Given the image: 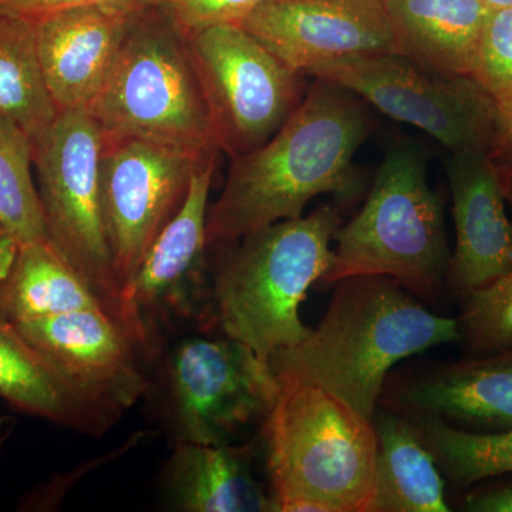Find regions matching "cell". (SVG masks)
<instances>
[{
	"mask_svg": "<svg viewBox=\"0 0 512 512\" xmlns=\"http://www.w3.org/2000/svg\"><path fill=\"white\" fill-rule=\"evenodd\" d=\"M306 74L339 84L386 116L423 130L451 154L493 147L497 104L471 77L430 72L400 53L345 57Z\"/></svg>",
	"mask_w": 512,
	"mask_h": 512,
	"instance_id": "11",
	"label": "cell"
},
{
	"mask_svg": "<svg viewBox=\"0 0 512 512\" xmlns=\"http://www.w3.org/2000/svg\"><path fill=\"white\" fill-rule=\"evenodd\" d=\"M464 510L473 512H512V481L485 485L471 491L464 500Z\"/></svg>",
	"mask_w": 512,
	"mask_h": 512,
	"instance_id": "32",
	"label": "cell"
},
{
	"mask_svg": "<svg viewBox=\"0 0 512 512\" xmlns=\"http://www.w3.org/2000/svg\"><path fill=\"white\" fill-rule=\"evenodd\" d=\"M20 244L9 231L0 227V284L5 281L10 269L15 264Z\"/></svg>",
	"mask_w": 512,
	"mask_h": 512,
	"instance_id": "33",
	"label": "cell"
},
{
	"mask_svg": "<svg viewBox=\"0 0 512 512\" xmlns=\"http://www.w3.org/2000/svg\"><path fill=\"white\" fill-rule=\"evenodd\" d=\"M32 165L29 137L0 114V227L20 245L49 239Z\"/></svg>",
	"mask_w": 512,
	"mask_h": 512,
	"instance_id": "25",
	"label": "cell"
},
{
	"mask_svg": "<svg viewBox=\"0 0 512 512\" xmlns=\"http://www.w3.org/2000/svg\"><path fill=\"white\" fill-rule=\"evenodd\" d=\"M333 285L318 328L269 363L276 376L316 384L373 420L390 369L461 340L458 320L434 315L386 276H353Z\"/></svg>",
	"mask_w": 512,
	"mask_h": 512,
	"instance_id": "2",
	"label": "cell"
},
{
	"mask_svg": "<svg viewBox=\"0 0 512 512\" xmlns=\"http://www.w3.org/2000/svg\"><path fill=\"white\" fill-rule=\"evenodd\" d=\"M256 447L247 444H173L161 470L167 510L272 512L271 491L254 476Z\"/></svg>",
	"mask_w": 512,
	"mask_h": 512,
	"instance_id": "19",
	"label": "cell"
},
{
	"mask_svg": "<svg viewBox=\"0 0 512 512\" xmlns=\"http://www.w3.org/2000/svg\"><path fill=\"white\" fill-rule=\"evenodd\" d=\"M217 330L175 333L150 356L143 402L173 444H232L265 423L281 390L271 363Z\"/></svg>",
	"mask_w": 512,
	"mask_h": 512,
	"instance_id": "5",
	"label": "cell"
},
{
	"mask_svg": "<svg viewBox=\"0 0 512 512\" xmlns=\"http://www.w3.org/2000/svg\"><path fill=\"white\" fill-rule=\"evenodd\" d=\"M404 416L416 427L443 477L456 487L467 488L487 478L512 474V430L471 433L426 414Z\"/></svg>",
	"mask_w": 512,
	"mask_h": 512,
	"instance_id": "24",
	"label": "cell"
},
{
	"mask_svg": "<svg viewBox=\"0 0 512 512\" xmlns=\"http://www.w3.org/2000/svg\"><path fill=\"white\" fill-rule=\"evenodd\" d=\"M241 26L298 74L345 57L400 53L384 0H261Z\"/></svg>",
	"mask_w": 512,
	"mask_h": 512,
	"instance_id": "13",
	"label": "cell"
},
{
	"mask_svg": "<svg viewBox=\"0 0 512 512\" xmlns=\"http://www.w3.org/2000/svg\"><path fill=\"white\" fill-rule=\"evenodd\" d=\"M278 380L281 390L261 431L272 512H373V420L316 384Z\"/></svg>",
	"mask_w": 512,
	"mask_h": 512,
	"instance_id": "4",
	"label": "cell"
},
{
	"mask_svg": "<svg viewBox=\"0 0 512 512\" xmlns=\"http://www.w3.org/2000/svg\"><path fill=\"white\" fill-rule=\"evenodd\" d=\"M323 284L386 276L433 299L447 285L451 251L443 201L427 180V157L413 144L387 150L362 210L335 232Z\"/></svg>",
	"mask_w": 512,
	"mask_h": 512,
	"instance_id": "6",
	"label": "cell"
},
{
	"mask_svg": "<svg viewBox=\"0 0 512 512\" xmlns=\"http://www.w3.org/2000/svg\"><path fill=\"white\" fill-rule=\"evenodd\" d=\"M372 126L365 101L316 79L274 136L231 158L220 197L208 208V247L302 217L320 194L353 200L362 187L353 157Z\"/></svg>",
	"mask_w": 512,
	"mask_h": 512,
	"instance_id": "1",
	"label": "cell"
},
{
	"mask_svg": "<svg viewBox=\"0 0 512 512\" xmlns=\"http://www.w3.org/2000/svg\"><path fill=\"white\" fill-rule=\"evenodd\" d=\"M470 77L495 101L512 96V8L488 10Z\"/></svg>",
	"mask_w": 512,
	"mask_h": 512,
	"instance_id": "27",
	"label": "cell"
},
{
	"mask_svg": "<svg viewBox=\"0 0 512 512\" xmlns=\"http://www.w3.org/2000/svg\"><path fill=\"white\" fill-rule=\"evenodd\" d=\"M143 2V0H0V13L35 19L57 10L106 3Z\"/></svg>",
	"mask_w": 512,
	"mask_h": 512,
	"instance_id": "31",
	"label": "cell"
},
{
	"mask_svg": "<svg viewBox=\"0 0 512 512\" xmlns=\"http://www.w3.org/2000/svg\"><path fill=\"white\" fill-rule=\"evenodd\" d=\"M261 0H143L163 12L184 33L220 25H242Z\"/></svg>",
	"mask_w": 512,
	"mask_h": 512,
	"instance_id": "28",
	"label": "cell"
},
{
	"mask_svg": "<svg viewBox=\"0 0 512 512\" xmlns=\"http://www.w3.org/2000/svg\"><path fill=\"white\" fill-rule=\"evenodd\" d=\"M143 2L57 10L33 19L37 53L57 111L87 109L116 63Z\"/></svg>",
	"mask_w": 512,
	"mask_h": 512,
	"instance_id": "15",
	"label": "cell"
},
{
	"mask_svg": "<svg viewBox=\"0 0 512 512\" xmlns=\"http://www.w3.org/2000/svg\"><path fill=\"white\" fill-rule=\"evenodd\" d=\"M220 153L211 148L198 156L183 207L121 291L119 322L148 357L175 333L214 329L207 215Z\"/></svg>",
	"mask_w": 512,
	"mask_h": 512,
	"instance_id": "8",
	"label": "cell"
},
{
	"mask_svg": "<svg viewBox=\"0 0 512 512\" xmlns=\"http://www.w3.org/2000/svg\"><path fill=\"white\" fill-rule=\"evenodd\" d=\"M488 9L512 8V0H481Z\"/></svg>",
	"mask_w": 512,
	"mask_h": 512,
	"instance_id": "35",
	"label": "cell"
},
{
	"mask_svg": "<svg viewBox=\"0 0 512 512\" xmlns=\"http://www.w3.org/2000/svg\"><path fill=\"white\" fill-rule=\"evenodd\" d=\"M198 156L137 138L104 140L101 202L121 291L183 207Z\"/></svg>",
	"mask_w": 512,
	"mask_h": 512,
	"instance_id": "12",
	"label": "cell"
},
{
	"mask_svg": "<svg viewBox=\"0 0 512 512\" xmlns=\"http://www.w3.org/2000/svg\"><path fill=\"white\" fill-rule=\"evenodd\" d=\"M97 308L107 309L106 303L50 239L20 245L0 284V309L13 323Z\"/></svg>",
	"mask_w": 512,
	"mask_h": 512,
	"instance_id": "22",
	"label": "cell"
},
{
	"mask_svg": "<svg viewBox=\"0 0 512 512\" xmlns=\"http://www.w3.org/2000/svg\"><path fill=\"white\" fill-rule=\"evenodd\" d=\"M0 397L18 412L92 437L104 436L123 417L86 392L23 338L2 309Z\"/></svg>",
	"mask_w": 512,
	"mask_h": 512,
	"instance_id": "18",
	"label": "cell"
},
{
	"mask_svg": "<svg viewBox=\"0 0 512 512\" xmlns=\"http://www.w3.org/2000/svg\"><path fill=\"white\" fill-rule=\"evenodd\" d=\"M23 338L101 403L124 414L143 399L150 359L107 309L15 323Z\"/></svg>",
	"mask_w": 512,
	"mask_h": 512,
	"instance_id": "14",
	"label": "cell"
},
{
	"mask_svg": "<svg viewBox=\"0 0 512 512\" xmlns=\"http://www.w3.org/2000/svg\"><path fill=\"white\" fill-rule=\"evenodd\" d=\"M461 340L477 356L512 349V272L461 298Z\"/></svg>",
	"mask_w": 512,
	"mask_h": 512,
	"instance_id": "26",
	"label": "cell"
},
{
	"mask_svg": "<svg viewBox=\"0 0 512 512\" xmlns=\"http://www.w3.org/2000/svg\"><path fill=\"white\" fill-rule=\"evenodd\" d=\"M340 211L275 222L238 241L210 247L212 325L264 360L311 335L301 319L309 289L330 268Z\"/></svg>",
	"mask_w": 512,
	"mask_h": 512,
	"instance_id": "3",
	"label": "cell"
},
{
	"mask_svg": "<svg viewBox=\"0 0 512 512\" xmlns=\"http://www.w3.org/2000/svg\"><path fill=\"white\" fill-rule=\"evenodd\" d=\"M16 420L10 416L0 417V460H2L3 453H5L6 444L9 443L13 431H15Z\"/></svg>",
	"mask_w": 512,
	"mask_h": 512,
	"instance_id": "34",
	"label": "cell"
},
{
	"mask_svg": "<svg viewBox=\"0 0 512 512\" xmlns=\"http://www.w3.org/2000/svg\"><path fill=\"white\" fill-rule=\"evenodd\" d=\"M400 55L430 72L470 77L488 9L481 0H384Z\"/></svg>",
	"mask_w": 512,
	"mask_h": 512,
	"instance_id": "20",
	"label": "cell"
},
{
	"mask_svg": "<svg viewBox=\"0 0 512 512\" xmlns=\"http://www.w3.org/2000/svg\"><path fill=\"white\" fill-rule=\"evenodd\" d=\"M0 114L12 120L37 146L57 119L39 53L35 23L0 13Z\"/></svg>",
	"mask_w": 512,
	"mask_h": 512,
	"instance_id": "23",
	"label": "cell"
},
{
	"mask_svg": "<svg viewBox=\"0 0 512 512\" xmlns=\"http://www.w3.org/2000/svg\"><path fill=\"white\" fill-rule=\"evenodd\" d=\"M153 436V431H137L123 446L114 448L109 454L94 458L90 466L84 468L82 473H79V467H77L74 468L73 471H70L69 474H57V476H53L50 480H47L46 483L37 485L30 493L23 495L18 504V511L47 512L57 510L60 504L63 503V488L67 481L72 480L70 481V488H73L77 480L89 474L87 471L109 463L111 458L123 456V454L130 451L131 448L140 446L141 443H144V441Z\"/></svg>",
	"mask_w": 512,
	"mask_h": 512,
	"instance_id": "29",
	"label": "cell"
},
{
	"mask_svg": "<svg viewBox=\"0 0 512 512\" xmlns=\"http://www.w3.org/2000/svg\"><path fill=\"white\" fill-rule=\"evenodd\" d=\"M103 148V134L89 110L62 111L33 147V167L50 241L119 320L121 286L101 202Z\"/></svg>",
	"mask_w": 512,
	"mask_h": 512,
	"instance_id": "9",
	"label": "cell"
},
{
	"mask_svg": "<svg viewBox=\"0 0 512 512\" xmlns=\"http://www.w3.org/2000/svg\"><path fill=\"white\" fill-rule=\"evenodd\" d=\"M390 409L471 433L512 430V349L431 367L389 392Z\"/></svg>",
	"mask_w": 512,
	"mask_h": 512,
	"instance_id": "17",
	"label": "cell"
},
{
	"mask_svg": "<svg viewBox=\"0 0 512 512\" xmlns=\"http://www.w3.org/2000/svg\"><path fill=\"white\" fill-rule=\"evenodd\" d=\"M87 110L104 140L137 138L190 154L217 148L187 35L151 6L138 10Z\"/></svg>",
	"mask_w": 512,
	"mask_h": 512,
	"instance_id": "7",
	"label": "cell"
},
{
	"mask_svg": "<svg viewBox=\"0 0 512 512\" xmlns=\"http://www.w3.org/2000/svg\"><path fill=\"white\" fill-rule=\"evenodd\" d=\"M221 153L244 156L266 143L302 100L293 73L241 25L185 33Z\"/></svg>",
	"mask_w": 512,
	"mask_h": 512,
	"instance_id": "10",
	"label": "cell"
},
{
	"mask_svg": "<svg viewBox=\"0 0 512 512\" xmlns=\"http://www.w3.org/2000/svg\"><path fill=\"white\" fill-rule=\"evenodd\" d=\"M446 173L456 225L447 286L461 299L512 272V222L490 151L451 154Z\"/></svg>",
	"mask_w": 512,
	"mask_h": 512,
	"instance_id": "16",
	"label": "cell"
},
{
	"mask_svg": "<svg viewBox=\"0 0 512 512\" xmlns=\"http://www.w3.org/2000/svg\"><path fill=\"white\" fill-rule=\"evenodd\" d=\"M377 436L373 512H448L446 480L409 417L386 407L373 417Z\"/></svg>",
	"mask_w": 512,
	"mask_h": 512,
	"instance_id": "21",
	"label": "cell"
},
{
	"mask_svg": "<svg viewBox=\"0 0 512 512\" xmlns=\"http://www.w3.org/2000/svg\"><path fill=\"white\" fill-rule=\"evenodd\" d=\"M504 190H505V200H507L508 204L512 208V175L511 177L503 178Z\"/></svg>",
	"mask_w": 512,
	"mask_h": 512,
	"instance_id": "36",
	"label": "cell"
},
{
	"mask_svg": "<svg viewBox=\"0 0 512 512\" xmlns=\"http://www.w3.org/2000/svg\"><path fill=\"white\" fill-rule=\"evenodd\" d=\"M495 137L491 158L500 171L501 178L512 175V96L495 101Z\"/></svg>",
	"mask_w": 512,
	"mask_h": 512,
	"instance_id": "30",
	"label": "cell"
}]
</instances>
